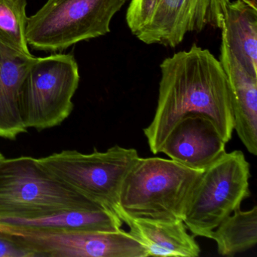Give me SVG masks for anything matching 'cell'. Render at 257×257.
I'll return each instance as SVG.
<instances>
[{
    "label": "cell",
    "mask_w": 257,
    "mask_h": 257,
    "mask_svg": "<svg viewBox=\"0 0 257 257\" xmlns=\"http://www.w3.org/2000/svg\"><path fill=\"white\" fill-rule=\"evenodd\" d=\"M160 70L157 107L153 121L144 129L150 151L160 153L173 127L192 114L210 120L228 144L234 118L229 84L219 60L193 44L189 51L165 58Z\"/></svg>",
    "instance_id": "obj_1"
},
{
    "label": "cell",
    "mask_w": 257,
    "mask_h": 257,
    "mask_svg": "<svg viewBox=\"0 0 257 257\" xmlns=\"http://www.w3.org/2000/svg\"><path fill=\"white\" fill-rule=\"evenodd\" d=\"M203 171L172 159L138 158L123 182L117 215L183 221L188 201Z\"/></svg>",
    "instance_id": "obj_2"
},
{
    "label": "cell",
    "mask_w": 257,
    "mask_h": 257,
    "mask_svg": "<svg viewBox=\"0 0 257 257\" xmlns=\"http://www.w3.org/2000/svg\"><path fill=\"white\" fill-rule=\"evenodd\" d=\"M103 207L58 180L35 158L0 161V218L30 219Z\"/></svg>",
    "instance_id": "obj_3"
},
{
    "label": "cell",
    "mask_w": 257,
    "mask_h": 257,
    "mask_svg": "<svg viewBox=\"0 0 257 257\" xmlns=\"http://www.w3.org/2000/svg\"><path fill=\"white\" fill-rule=\"evenodd\" d=\"M127 0H48L28 18L26 37L35 50L55 52L110 32Z\"/></svg>",
    "instance_id": "obj_4"
},
{
    "label": "cell",
    "mask_w": 257,
    "mask_h": 257,
    "mask_svg": "<svg viewBox=\"0 0 257 257\" xmlns=\"http://www.w3.org/2000/svg\"><path fill=\"white\" fill-rule=\"evenodd\" d=\"M250 166L240 150L225 153L203 171L188 201L183 222L195 237H207L250 195Z\"/></svg>",
    "instance_id": "obj_5"
},
{
    "label": "cell",
    "mask_w": 257,
    "mask_h": 257,
    "mask_svg": "<svg viewBox=\"0 0 257 257\" xmlns=\"http://www.w3.org/2000/svg\"><path fill=\"white\" fill-rule=\"evenodd\" d=\"M138 158L135 149L115 145L89 154L64 150L37 161L58 180L117 214L123 182Z\"/></svg>",
    "instance_id": "obj_6"
},
{
    "label": "cell",
    "mask_w": 257,
    "mask_h": 257,
    "mask_svg": "<svg viewBox=\"0 0 257 257\" xmlns=\"http://www.w3.org/2000/svg\"><path fill=\"white\" fill-rule=\"evenodd\" d=\"M231 0H132L126 13L131 32L147 45L175 48L186 34L207 26L222 29Z\"/></svg>",
    "instance_id": "obj_7"
},
{
    "label": "cell",
    "mask_w": 257,
    "mask_h": 257,
    "mask_svg": "<svg viewBox=\"0 0 257 257\" xmlns=\"http://www.w3.org/2000/svg\"><path fill=\"white\" fill-rule=\"evenodd\" d=\"M79 67L73 55L33 58L20 95V113L27 129L50 128L68 118L79 86Z\"/></svg>",
    "instance_id": "obj_8"
},
{
    "label": "cell",
    "mask_w": 257,
    "mask_h": 257,
    "mask_svg": "<svg viewBox=\"0 0 257 257\" xmlns=\"http://www.w3.org/2000/svg\"><path fill=\"white\" fill-rule=\"evenodd\" d=\"M0 233L37 252L39 257H147L128 231H55L0 222Z\"/></svg>",
    "instance_id": "obj_9"
},
{
    "label": "cell",
    "mask_w": 257,
    "mask_h": 257,
    "mask_svg": "<svg viewBox=\"0 0 257 257\" xmlns=\"http://www.w3.org/2000/svg\"><path fill=\"white\" fill-rule=\"evenodd\" d=\"M226 144L210 120L192 114L173 127L160 153L185 166L204 170L226 153Z\"/></svg>",
    "instance_id": "obj_10"
},
{
    "label": "cell",
    "mask_w": 257,
    "mask_h": 257,
    "mask_svg": "<svg viewBox=\"0 0 257 257\" xmlns=\"http://www.w3.org/2000/svg\"><path fill=\"white\" fill-rule=\"evenodd\" d=\"M219 62L231 91L234 131L248 152L257 155V76L248 73L222 40Z\"/></svg>",
    "instance_id": "obj_11"
},
{
    "label": "cell",
    "mask_w": 257,
    "mask_h": 257,
    "mask_svg": "<svg viewBox=\"0 0 257 257\" xmlns=\"http://www.w3.org/2000/svg\"><path fill=\"white\" fill-rule=\"evenodd\" d=\"M129 228V234L147 250V256L197 257L201 248L183 221H157L119 216Z\"/></svg>",
    "instance_id": "obj_12"
},
{
    "label": "cell",
    "mask_w": 257,
    "mask_h": 257,
    "mask_svg": "<svg viewBox=\"0 0 257 257\" xmlns=\"http://www.w3.org/2000/svg\"><path fill=\"white\" fill-rule=\"evenodd\" d=\"M33 58L0 44V138L15 140L28 130L21 117L20 95Z\"/></svg>",
    "instance_id": "obj_13"
},
{
    "label": "cell",
    "mask_w": 257,
    "mask_h": 257,
    "mask_svg": "<svg viewBox=\"0 0 257 257\" xmlns=\"http://www.w3.org/2000/svg\"><path fill=\"white\" fill-rule=\"evenodd\" d=\"M222 40L243 68L257 76V9L243 0L225 8Z\"/></svg>",
    "instance_id": "obj_14"
},
{
    "label": "cell",
    "mask_w": 257,
    "mask_h": 257,
    "mask_svg": "<svg viewBox=\"0 0 257 257\" xmlns=\"http://www.w3.org/2000/svg\"><path fill=\"white\" fill-rule=\"evenodd\" d=\"M1 223L55 231H113L121 228L119 216L107 207L58 212L42 217L0 218Z\"/></svg>",
    "instance_id": "obj_15"
},
{
    "label": "cell",
    "mask_w": 257,
    "mask_h": 257,
    "mask_svg": "<svg viewBox=\"0 0 257 257\" xmlns=\"http://www.w3.org/2000/svg\"><path fill=\"white\" fill-rule=\"evenodd\" d=\"M218 253L234 256L255 246L257 243V207L249 210L236 209L223 219L210 234Z\"/></svg>",
    "instance_id": "obj_16"
},
{
    "label": "cell",
    "mask_w": 257,
    "mask_h": 257,
    "mask_svg": "<svg viewBox=\"0 0 257 257\" xmlns=\"http://www.w3.org/2000/svg\"><path fill=\"white\" fill-rule=\"evenodd\" d=\"M28 0H0V44L33 58L26 37Z\"/></svg>",
    "instance_id": "obj_17"
},
{
    "label": "cell",
    "mask_w": 257,
    "mask_h": 257,
    "mask_svg": "<svg viewBox=\"0 0 257 257\" xmlns=\"http://www.w3.org/2000/svg\"><path fill=\"white\" fill-rule=\"evenodd\" d=\"M0 257H39L37 252L13 237L0 233Z\"/></svg>",
    "instance_id": "obj_18"
},
{
    "label": "cell",
    "mask_w": 257,
    "mask_h": 257,
    "mask_svg": "<svg viewBox=\"0 0 257 257\" xmlns=\"http://www.w3.org/2000/svg\"><path fill=\"white\" fill-rule=\"evenodd\" d=\"M243 1L253 8L257 9V0H243Z\"/></svg>",
    "instance_id": "obj_19"
},
{
    "label": "cell",
    "mask_w": 257,
    "mask_h": 257,
    "mask_svg": "<svg viewBox=\"0 0 257 257\" xmlns=\"http://www.w3.org/2000/svg\"><path fill=\"white\" fill-rule=\"evenodd\" d=\"M4 156H3L2 153H0V161L4 159Z\"/></svg>",
    "instance_id": "obj_20"
}]
</instances>
